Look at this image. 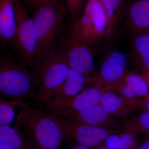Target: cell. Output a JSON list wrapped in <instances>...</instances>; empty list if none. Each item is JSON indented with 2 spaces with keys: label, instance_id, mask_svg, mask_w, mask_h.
Instances as JSON below:
<instances>
[{
  "label": "cell",
  "instance_id": "cell-1",
  "mask_svg": "<svg viewBox=\"0 0 149 149\" xmlns=\"http://www.w3.org/2000/svg\"><path fill=\"white\" fill-rule=\"evenodd\" d=\"M20 111L16 123L37 149H62L64 133L57 116L19 100Z\"/></svg>",
  "mask_w": 149,
  "mask_h": 149
},
{
  "label": "cell",
  "instance_id": "cell-2",
  "mask_svg": "<svg viewBox=\"0 0 149 149\" xmlns=\"http://www.w3.org/2000/svg\"><path fill=\"white\" fill-rule=\"evenodd\" d=\"M68 10L64 0H52L35 9L32 17L38 38L36 61L57 47Z\"/></svg>",
  "mask_w": 149,
  "mask_h": 149
},
{
  "label": "cell",
  "instance_id": "cell-3",
  "mask_svg": "<svg viewBox=\"0 0 149 149\" xmlns=\"http://www.w3.org/2000/svg\"><path fill=\"white\" fill-rule=\"evenodd\" d=\"M69 69L65 56L59 47L38 59L32 74L39 89L34 101L40 104L51 101L64 83Z\"/></svg>",
  "mask_w": 149,
  "mask_h": 149
},
{
  "label": "cell",
  "instance_id": "cell-4",
  "mask_svg": "<svg viewBox=\"0 0 149 149\" xmlns=\"http://www.w3.org/2000/svg\"><path fill=\"white\" fill-rule=\"evenodd\" d=\"M108 20L99 0H88L81 16L70 22L68 32L75 39L93 48L107 40Z\"/></svg>",
  "mask_w": 149,
  "mask_h": 149
},
{
  "label": "cell",
  "instance_id": "cell-5",
  "mask_svg": "<svg viewBox=\"0 0 149 149\" xmlns=\"http://www.w3.org/2000/svg\"><path fill=\"white\" fill-rule=\"evenodd\" d=\"M36 84L33 74L24 65L8 58H0V94L1 97L15 100L35 97Z\"/></svg>",
  "mask_w": 149,
  "mask_h": 149
},
{
  "label": "cell",
  "instance_id": "cell-6",
  "mask_svg": "<svg viewBox=\"0 0 149 149\" xmlns=\"http://www.w3.org/2000/svg\"><path fill=\"white\" fill-rule=\"evenodd\" d=\"M17 17L16 33L13 42L18 51L22 63L35 66L38 38L32 17L22 4L15 0Z\"/></svg>",
  "mask_w": 149,
  "mask_h": 149
},
{
  "label": "cell",
  "instance_id": "cell-7",
  "mask_svg": "<svg viewBox=\"0 0 149 149\" xmlns=\"http://www.w3.org/2000/svg\"><path fill=\"white\" fill-rule=\"evenodd\" d=\"M103 90L95 85L80 94L40 104V108L58 117L82 111L100 103Z\"/></svg>",
  "mask_w": 149,
  "mask_h": 149
},
{
  "label": "cell",
  "instance_id": "cell-8",
  "mask_svg": "<svg viewBox=\"0 0 149 149\" xmlns=\"http://www.w3.org/2000/svg\"><path fill=\"white\" fill-rule=\"evenodd\" d=\"M59 48L63 52L70 69L76 70L87 77L94 70L95 50L76 40L68 31L61 35Z\"/></svg>",
  "mask_w": 149,
  "mask_h": 149
},
{
  "label": "cell",
  "instance_id": "cell-9",
  "mask_svg": "<svg viewBox=\"0 0 149 149\" xmlns=\"http://www.w3.org/2000/svg\"><path fill=\"white\" fill-rule=\"evenodd\" d=\"M58 118L65 141H71L91 148L100 145L109 135L116 133L112 129L77 124L66 118Z\"/></svg>",
  "mask_w": 149,
  "mask_h": 149
},
{
  "label": "cell",
  "instance_id": "cell-10",
  "mask_svg": "<svg viewBox=\"0 0 149 149\" xmlns=\"http://www.w3.org/2000/svg\"><path fill=\"white\" fill-rule=\"evenodd\" d=\"M127 59L125 54L119 51L111 52L101 65L100 71L92 77V83L107 91L119 82L125 74Z\"/></svg>",
  "mask_w": 149,
  "mask_h": 149
},
{
  "label": "cell",
  "instance_id": "cell-11",
  "mask_svg": "<svg viewBox=\"0 0 149 149\" xmlns=\"http://www.w3.org/2000/svg\"><path fill=\"white\" fill-rule=\"evenodd\" d=\"M111 114L100 104L95 105L77 112L68 115L65 117L80 124L115 130L117 123Z\"/></svg>",
  "mask_w": 149,
  "mask_h": 149
},
{
  "label": "cell",
  "instance_id": "cell-12",
  "mask_svg": "<svg viewBox=\"0 0 149 149\" xmlns=\"http://www.w3.org/2000/svg\"><path fill=\"white\" fill-rule=\"evenodd\" d=\"M127 26L133 35L149 33V1L133 0L126 11Z\"/></svg>",
  "mask_w": 149,
  "mask_h": 149
},
{
  "label": "cell",
  "instance_id": "cell-13",
  "mask_svg": "<svg viewBox=\"0 0 149 149\" xmlns=\"http://www.w3.org/2000/svg\"><path fill=\"white\" fill-rule=\"evenodd\" d=\"M139 103L136 98H126L115 92L104 90L100 102L111 114L119 118L127 117L131 114Z\"/></svg>",
  "mask_w": 149,
  "mask_h": 149
},
{
  "label": "cell",
  "instance_id": "cell-14",
  "mask_svg": "<svg viewBox=\"0 0 149 149\" xmlns=\"http://www.w3.org/2000/svg\"><path fill=\"white\" fill-rule=\"evenodd\" d=\"M16 29L15 0H0V38L4 45L13 42Z\"/></svg>",
  "mask_w": 149,
  "mask_h": 149
},
{
  "label": "cell",
  "instance_id": "cell-15",
  "mask_svg": "<svg viewBox=\"0 0 149 149\" xmlns=\"http://www.w3.org/2000/svg\"><path fill=\"white\" fill-rule=\"evenodd\" d=\"M105 11L107 18V39L117 34L123 17L126 15L129 3L127 0H99Z\"/></svg>",
  "mask_w": 149,
  "mask_h": 149
},
{
  "label": "cell",
  "instance_id": "cell-16",
  "mask_svg": "<svg viewBox=\"0 0 149 149\" xmlns=\"http://www.w3.org/2000/svg\"><path fill=\"white\" fill-rule=\"evenodd\" d=\"M0 143L9 145L15 149H37L17 123L13 128L0 125Z\"/></svg>",
  "mask_w": 149,
  "mask_h": 149
},
{
  "label": "cell",
  "instance_id": "cell-17",
  "mask_svg": "<svg viewBox=\"0 0 149 149\" xmlns=\"http://www.w3.org/2000/svg\"><path fill=\"white\" fill-rule=\"evenodd\" d=\"M91 77L76 70L69 69L64 83L54 94L51 101L77 95L82 91L86 83H91Z\"/></svg>",
  "mask_w": 149,
  "mask_h": 149
},
{
  "label": "cell",
  "instance_id": "cell-18",
  "mask_svg": "<svg viewBox=\"0 0 149 149\" xmlns=\"http://www.w3.org/2000/svg\"><path fill=\"white\" fill-rule=\"evenodd\" d=\"M133 36L131 50L133 63L142 70L149 67V33Z\"/></svg>",
  "mask_w": 149,
  "mask_h": 149
},
{
  "label": "cell",
  "instance_id": "cell-19",
  "mask_svg": "<svg viewBox=\"0 0 149 149\" xmlns=\"http://www.w3.org/2000/svg\"><path fill=\"white\" fill-rule=\"evenodd\" d=\"M126 130L149 136V111H142L128 118L124 122Z\"/></svg>",
  "mask_w": 149,
  "mask_h": 149
},
{
  "label": "cell",
  "instance_id": "cell-20",
  "mask_svg": "<svg viewBox=\"0 0 149 149\" xmlns=\"http://www.w3.org/2000/svg\"><path fill=\"white\" fill-rule=\"evenodd\" d=\"M123 77L132 85L137 96L143 98L149 97L148 87L141 74L129 72L126 70Z\"/></svg>",
  "mask_w": 149,
  "mask_h": 149
},
{
  "label": "cell",
  "instance_id": "cell-21",
  "mask_svg": "<svg viewBox=\"0 0 149 149\" xmlns=\"http://www.w3.org/2000/svg\"><path fill=\"white\" fill-rule=\"evenodd\" d=\"M20 101L0 99V125H9L15 116L14 108L19 106Z\"/></svg>",
  "mask_w": 149,
  "mask_h": 149
},
{
  "label": "cell",
  "instance_id": "cell-22",
  "mask_svg": "<svg viewBox=\"0 0 149 149\" xmlns=\"http://www.w3.org/2000/svg\"><path fill=\"white\" fill-rule=\"evenodd\" d=\"M120 138L121 142L118 149L138 148L139 146V138L137 133L126 130L120 134Z\"/></svg>",
  "mask_w": 149,
  "mask_h": 149
},
{
  "label": "cell",
  "instance_id": "cell-23",
  "mask_svg": "<svg viewBox=\"0 0 149 149\" xmlns=\"http://www.w3.org/2000/svg\"><path fill=\"white\" fill-rule=\"evenodd\" d=\"M71 15V21L81 16L88 0H64Z\"/></svg>",
  "mask_w": 149,
  "mask_h": 149
},
{
  "label": "cell",
  "instance_id": "cell-24",
  "mask_svg": "<svg viewBox=\"0 0 149 149\" xmlns=\"http://www.w3.org/2000/svg\"><path fill=\"white\" fill-rule=\"evenodd\" d=\"M120 134L115 133L108 136L102 143L108 149H118L120 146Z\"/></svg>",
  "mask_w": 149,
  "mask_h": 149
},
{
  "label": "cell",
  "instance_id": "cell-25",
  "mask_svg": "<svg viewBox=\"0 0 149 149\" xmlns=\"http://www.w3.org/2000/svg\"><path fill=\"white\" fill-rule=\"evenodd\" d=\"M52 0H25V1L32 8L35 9L41 5Z\"/></svg>",
  "mask_w": 149,
  "mask_h": 149
},
{
  "label": "cell",
  "instance_id": "cell-26",
  "mask_svg": "<svg viewBox=\"0 0 149 149\" xmlns=\"http://www.w3.org/2000/svg\"><path fill=\"white\" fill-rule=\"evenodd\" d=\"M138 107L142 111H149V96L139 102Z\"/></svg>",
  "mask_w": 149,
  "mask_h": 149
},
{
  "label": "cell",
  "instance_id": "cell-27",
  "mask_svg": "<svg viewBox=\"0 0 149 149\" xmlns=\"http://www.w3.org/2000/svg\"><path fill=\"white\" fill-rule=\"evenodd\" d=\"M68 142L69 144L67 146L66 149H93L71 141H68Z\"/></svg>",
  "mask_w": 149,
  "mask_h": 149
},
{
  "label": "cell",
  "instance_id": "cell-28",
  "mask_svg": "<svg viewBox=\"0 0 149 149\" xmlns=\"http://www.w3.org/2000/svg\"><path fill=\"white\" fill-rule=\"evenodd\" d=\"M141 75L143 78L149 89V67L142 70Z\"/></svg>",
  "mask_w": 149,
  "mask_h": 149
},
{
  "label": "cell",
  "instance_id": "cell-29",
  "mask_svg": "<svg viewBox=\"0 0 149 149\" xmlns=\"http://www.w3.org/2000/svg\"><path fill=\"white\" fill-rule=\"evenodd\" d=\"M137 149H149V137L139 146Z\"/></svg>",
  "mask_w": 149,
  "mask_h": 149
},
{
  "label": "cell",
  "instance_id": "cell-30",
  "mask_svg": "<svg viewBox=\"0 0 149 149\" xmlns=\"http://www.w3.org/2000/svg\"><path fill=\"white\" fill-rule=\"evenodd\" d=\"M0 149H15L12 147L6 144L0 143Z\"/></svg>",
  "mask_w": 149,
  "mask_h": 149
},
{
  "label": "cell",
  "instance_id": "cell-31",
  "mask_svg": "<svg viewBox=\"0 0 149 149\" xmlns=\"http://www.w3.org/2000/svg\"><path fill=\"white\" fill-rule=\"evenodd\" d=\"M94 149H108L107 148V147L102 143L100 145H99L95 147Z\"/></svg>",
  "mask_w": 149,
  "mask_h": 149
},
{
  "label": "cell",
  "instance_id": "cell-32",
  "mask_svg": "<svg viewBox=\"0 0 149 149\" xmlns=\"http://www.w3.org/2000/svg\"><path fill=\"white\" fill-rule=\"evenodd\" d=\"M138 148H134V149H137Z\"/></svg>",
  "mask_w": 149,
  "mask_h": 149
},
{
  "label": "cell",
  "instance_id": "cell-33",
  "mask_svg": "<svg viewBox=\"0 0 149 149\" xmlns=\"http://www.w3.org/2000/svg\"><path fill=\"white\" fill-rule=\"evenodd\" d=\"M147 1H149V0H147Z\"/></svg>",
  "mask_w": 149,
  "mask_h": 149
}]
</instances>
